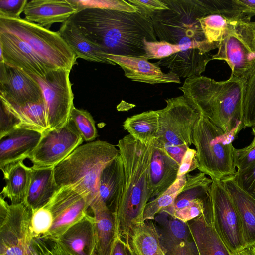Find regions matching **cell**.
Masks as SVG:
<instances>
[{
  "label": "cell",
  "mask_w": 255,
  "mask_h": 255,
  "mask_svg": "<svg viewBox=\"0 0 255 255\" xmlns=\"http://www.w3.org/2000/svg\"><path fill=\"white\" fill-rule=\"evenodd\" d=\"M69 19L86 39L107 54L144 58V40L157 41L151 19L138 12L89 8Z\"/></svg>",
  "instance_id": "1"
},
{
  "label": "cell",
  "mask_w": 255,
  "mask_h": 255,
  "mask_svg": "<svg viewBox=\"0 0 255 255\" xmlns=\"http://www.w3.org/2000/svg\"><path fill=\"white\" fill-rule=\"evenodd\" d=\"M123 170L122 187L114 213L117 233L126 242L133 226L143 221L152 198L149 169L153 143L145 145L128 134L117 145Z\"/></svg>",
  "instance_id": "2"
},
{
  "label": "cell",
  "mask_w": 255,
  "mask_h": 255,
  "mask_svg": "<svg viewBox=\"0 0 255 255\" xmlns=\"http://www.w3.org/2000/svg\"><path fill=\"white\" fill-rule=\"evenodd\" d=\"M246 82L230 76L217 82L199 76L186 78L179 89L200 113L226 133L245 128L242 104Z\"/></svg>",
  "instance_id": "3"
},
{
  "label": "cell",
  "mask_w": 255,
  "mask_h": 255,
  "mask_svg": "<svg viewBox=\"0 0 255 255\" xmlns=\"http://www.w3.org/2000/svg\"><path fill=\"white\" fill-rule=\"evenodd\" d=\"M119 155V149L106 141L80 145L54 167L55 181L59 188L70 187L86 196L91 203L98 196L102 171Z\"/></svg>",
  "instance_id": "4"
},
{
  "label": "cell",
  "mask_w": 255,
  "mask_h": 255,
  "mask_svg": "<svg viewBox=\"0 0 255 255\" xmlns=\"http://www.w3.org/2000/svg\"><path fill=\"white\" fill-rule=\"evenodd\" d=\"M168 9L151 18L160 41L183 44L205 39L199 19L217 12L212 0H161Z\"/></svg>",
  "instance_id": "5"
},
{
  "label": "cell",
  "mask_w": 255,
  "mask_h": 255,
  "mask_svg": "<svg viewBox=\"0 0 255 255\" xmlns=\"http://www.w3.org/2000/svg\"><path fill=\"white\" fill-rule=\"evenodd\" d=\"M237 131L226 133L201 115L194 129L192 144L195 147L198 169L211 179L222 181L234 176L235 148L233 141Z\"/></svg>",
  "instance_id": "6"
},
{
  "label": "cell",
  "mask_w": 255,
  "mask_h": 255,
  "mask_svg": "<svg viewBox=\"0 0 255 255\" xmlns=\"http://www.w3.org/2000/svg\"><path fill=\"white\" fill-rule=\"evenodd\" d=\"M238 11L232 17L212 60H224L231 70V76L246 82L255 70V22Z\"/></svg>",
  "instance_id": "7"
},
{
  "label": "cell",
  "mask_w": 255,
  "mask_h": 255,
  "mask_svg": "<svg viewBox=\"0 0 255 255\" xmlns=\"http://www.w3.org/2000/svg\"><path fill=\"white\" fill-rule=\"evenodd\" d=\"M0 30L12 33L27 43L54 70L71 71L77 63L72 50L58 32L25 19L0 17Z\"/></svg>",
  "instance_id": "8"
},
{
  "label": "cell",
  "mask_w": 255,
  "mask_h": 255,
  "mask_svg": "<svg viewBox=\"0 0 255 255\" xmlns=\"http://www.w3.org/2000/svg\"><path fill=\"white\" fill-rule=\"evenodd\" d=\"M32 210L0 196V255H41L31 228Z\"/></svg>",
  "instance_id": "9"
},
{
  "label": "cell",
  "mask_w": 255,
  "mask_h": 255,
  "mask_svg": "<svg viewBox=\"0 0 255 255\" xmlns=\"http://www.w3.org/2000/svg\"><path fill=\"white\" fill-rule=\"evenodd\" d=\"M212 180L204 213L232 253L246 248L241 221L228 192L221 181Z\"/></svg>",
  "instance_id": "10"
},
{
  "label": "cell",
  "mask_w": 255,
  "mask_h": 255,
  "mask_svg": "<svg viewBox=\"0 0 255 255\" xmlns=\"http://www.w3.org/2000/svg\"><path fill=\"white\" fill-rule=\"evenodd\" d=\"M70 72L69 70L59 69L50 71L44 77L31 75L38 82L42 91L49 129L62 128L70 122L74 107Z\"/></svg>",
  "instance_id": "11"
},
{
  "label": "cell",
  "mask_w": 255,
  "mask_h": 255,
  "mask_svg": "<svg viewBox=\"0 0 255 255\" xmlns=\"http://www.w3.org/2000/svg\"><path fill=\"white\" fill-rule=\"evenodd\" d=\"M165 101L166 106L157 110L160 128L157 139L189 147L200 113L183 95Z\"/></svg>",
  "instance_id": "12"
},
{
  "label": "cell",
  "mask_w": 255,
  "mask_h": 255,
  "mask_svg": "<svg viewBox=\"0 0 255 255\" xmlns=\"http://www.w3.org/2000/svg\"><path fill=\"white\" fill-rule=\"evenodd\" d=\"M83 141L70 121L62 128L42 133L38 144L28 159L33 168L54 167L81 145Z\"/></svg>",
  "instance_id": "13"
},
{
  "label": "cell",
  "mask_w": 255,
  "mask_h": 255,
  "mask_svg": "<svg viewBox=\"0 0 255 255\" xmlns=\"http://www.w3.org/2000/svg\"><path fill=\"white\" fill-rule=\"evenodd\" d=\"M90 203L87 197L73 188L68 186L60 187L44 206L53 216L52 226L46 235L39 239L57 240L69 228L88 214Z\"/></svg>",
  "instance_id": "14"
},
{
  "label": "cell",
  "mask_w": 255,
  "mask_h": 255,
  "mask_svg": "<svg viewBox=\"0 0 255 255\" xmlns=\"http://www.w3.org/2000/svg\"><path fill=\"white\" fill-rule=\"evenodd\" d=\"M0 101L17 106L44 99L40 85L31 75L0 62Z\"/></svg>",
  "instance_id": "15"
},
{
  "label": "cell",
  "mask_w": 255,
  "mask_h": 255,
  "mask_svg": "<svg viewBox=\"0 0 255 255\" xmlns=\"http://www.w3.org/2000/svg\"><path fill=\"white\" fill-rule=\"evenodd\" d=\"M0 62L30 75L44 77L54 69L16 35L0 30Z\"/></svg>",
  "instance_id": "16"
},
{
  "label": "cell",
  "mask_w": 255,
  "mask_h": 255,
  "mask_svg": "<svg viewBox=\"0 0 255 255\" xmlns=\"http://www.w3.org/2000/svg\"><path fill=\"white\" fill-rule=\"evenodd\" d=\"M162 250L166 255H200L187 223L160 211L154 219Z\"/></svg>",
  "instance_id": "17"
},
{
  "label": "cell",
  "mask_w": 255,
  "mask_h": 255,
  "mask_svg": "<svg viewBox=\"0 0 255 255\" xmlns=\"http://www.w3.org/2000/svg\"><path fill=\"white\" fill-rule=\"evenodd\" d=\"M42 134L25 128H17L0 139L1 171L28 158L38 144Z\"/></svg>",
  "instance_id": "18"
},
{
  "label": "cell",
  "mask_w": 255,
  "mask_h": 255,
  "mask_svg": "<svg viewBox=\"0 0 255 255\" xmlns=\"http://www.w3.org/2000/svg\"><path fill=\"white\" fill-rule=\"evenodd\" d=\"M107 58L119 65L125 76L131 80L150 84L181 83L176 74L172 72L164 73L155 63L145 59L112 54H107Z\"/></svg>",
  "instance_id": "19"
},
{
  "label": "cell",
  "mask_w": 255,
  "mask_h": 255,
  "mask_svg": "<svg viewBox=\"0 0 255 255\" xmlns=\"http://www.w3.org/2000/svg\"><path fill=\"white\" fill-rule=\"evenodd\" d=\"M217 48L216 43L196 48H192L160 59L155 64L158 67L170 69L179 77L190 78L199 76L206 69L207 63L212 60L209 52Z\"/></svg>",
  "instance_id": "20"
},
{
  "label": "cell",
  "mask_w": 255,
  "mask_h": 255,
  "mask_svg": "<svg viewBox=\"0 0 255 255\" xmlns=\"http://www.w3.org/2000/svg\"><path fill=\"white\" fill-rule=\"evenodd\" d=\"M78 11L72 0H32L23 13L25 19L48 29L55 23H64Z\"/></svg>",
  "instance_id": "21"
},
{
  "label": "cell",
  "mask_w": 255,
  "mask_h": 255,
  "mask_svg": "<svg viewBox=\"0 0 255 255\" xmlns=\"http://www.w3.org/2000/svg\"><path fill=\"white\" fill-rule=\"evenodd\" d=\"M55 241L70 255H95L96 233L93 216L86 214Z\"/></svg>",
  "instance_id": "22"
},
{
  "label": "cell",
  "mask_w": 255,
  "mask_h": 255,
  "mask_svg": "<svg viewBox=\"0 0 255 255\" xmlns=\"http://www.w3.org/2000/svg\"><path fill=\"white\" fill-rule=\"evenodd\" d=\"M96 233L95 255H111L118 236L114 213L98 198L91 203Z\"/></svg>",
  "instance_id": "23"
},
{
  "label": "cell",
  "mask_w": 255,
  "mask_h": 255,
  "mask_svg": "<svg viewBox=\"0 0 255 255\" xmlns=\"http://www.w3.org/2000/svg\"><path fill=\"white\" fill-rule=\"evenodd\" d=\"M221 181L238 214L243 237L248 248L255 244V200L241 190L232 177Z\"/></svg>",
  "instance_id": "24"
},
{
  "label": "cell",
  "mask_w": 255,
  "mask_h": 255,
  "mask_svg": "<svg viewBox=\"0 0 255 255\" xmlns=\"http://www.w3.org/2000/svg\"><path fill=\"white\" fill-rule=\"evenodd\" d=\"M179 165L153 143L149 176L152 198L169 188L176 180Z\"/></svg>",
  "instance_id": "25"
},
{
  "label": "cell",
  "mask_w": 255,
  "mask_h": 255,
  "mask_svg": "<svg viewBox=\"0 0 255 255\" xmlns=\"http://www.w3.org/2000/svg\"><path fill=\"white\" fill-rule=\"evenodd\" d=\"M187 223L200 255H233L204 213Z\"/></svg>",
  "instance_id": "26"
},
{
  "label": "cell",
  "mask_w": 255,
  "mask_h": 255,
  "mask_svg": "<svg viewBox=\"0 0 255 255\" xmlns=\"http://www.w3.org/2000/svg\"><path fill=\"white\" fill-rule=\"evenodd\" d=\"M58 32L77 59L80 58L89 61L116 65L107 58V54L100 48L86 39L70 19L62 23Z\"/></svg>",
  "instance_id": "27"
},
{
  "label": "cell",
  "mask_w": 255,
  "mask_h": 255,
  "mask_svg": "<svg viewBox=\"0 0 255 255\" xmlns=\"http://www.w3.org/2000/svg\"><path fill=\"white\" fill-rule=\"evenodd\" d=\"M31 168L30 183L24 202L34 211L45 206L59 187L55 180L54 167Z\"/></svg>",
  "instance_id": "28"
},
{
  "label": "cell",
  "mask_w": 255,
  "mask_h": 255,
  "mask_svg": "<svg viewBox=\"0 0 255 255\" xmlns=\"http://www.w3.org/2000/svg\"><path fill=\"white\" fill-rule=\"evenodd\" d=\"M5 185L0 195L8 198L11 204L24 202L30 185L32 168L26 166L23 162L14 164L2 171Z\"/></svg>",
  "instance_id": "29"
},
{
  "label": "cell",
  "mask_w": 255,
  "mask_h": 255,
  "mask_svg": "<svg viewBox=\"0 0 255 255\" xmlns=\"http://www.w3.org/2000/svg\"><path fill=\"white\" fill-rule=\"evenodd\" d=\"M124 129L135 140L145 145H150L160 134L159 114L150 110L128 117L123 123Z\"/></svg>",
  "instance_id": "30"
},
{
  "label": "cell",
  "mask_w": 255,
  "mask_h": 255,
  "mask_svg": "<svg viewBox=\"0 0 255 255\" xmlns=\"http://www.w3.org/2000/svg\"><path fill=\"white\" fill-rule=\"evenodd\" d=\"M123 176V165L119 155L103 169L99 177L97 198L112 212L121 192Z\"/></svg>",
  "instance_id": "31"
},
{
  "label": "cell",
  "mask_w": 255,
  "mask_h": 255,
  "mask_svg": "<svg viewBox=\"0 0 255 255\" xmlns=\"http://www.w3.org/2000/svg\"><path fill=\"white\" fill-rule=\"evenodd\" d=\"M127 242L138 255H166L152 220H145L133 226L125 243Z\"/></svg>",
  "instance_id": "32"
},
{
  "label": "cell",
  "mask_w": 255,
  "mask_h": 255,
  "mask_svg": "<svg viewBox=\"0 0 255 255\" xmlns=\"http://www.w3.org/2000/svg\"><path fill=\"white\" fill-rule=\"evenodd\" d=\"M212 182L206 175L200 172L194 175L188 174L182 190L176 197L173 204L161 211L169 214L172 211L182 208L197 199H206Z\"/></svg>",
  "instance_id": "33"
},
{
  "label": "cell",
  "mask_w": 255,
  "mask_h": 255,
  "mask_svg": "<svg viewBox=\"0 0 255 255\" xmlns=\"http://www.w3.org/2000/svg\"><path fill=\"white\" fill-rule=\"evenodd\" d=\"M238 11L232 3L230 8L200 18L205 39L210 43L220 41L228 29L232 17Z\"/></svg>",
  "instance_id": "34"
},
{
  "label": "cell",
  "mask_w": 255,
  "mask_h": 255,
  "mask_svg": "<svg viewBox=\"0 0 255 255\" xmlns=\"http://www.w3.org/2000/svg\"><path fill=\"white\" fill-rule=\"evenodd\" d=\"M145 56L144 59H161L180 52L192 48L201 47L209 44L207 40L192 41L183 44H173L164 41H147L144 40Z\"/></svg>",
  "instance_id": "35"
},
{
  "label": "cell",
  "mask_w": 255,
  "mask_h": 255,
  "mask_svg": "<svg viewBox=\"0 0 255 255\" xmlns=\"http://www.w3.org/2000/svg\"><path fill=\"white\" fill-rule=\"evenodd\" d=\"M186 175L177 177L175 182L165 191L148 202L144 211L143 221L154 220L155 216L162 209L173 204L186 183Z\"/></svg>",
  "instance_id": "36"
},
{
  "label": "cell",
  "mask_w": 255,
  "mask_h": 255,
  "mask_svg": "<svg viewBox=\"0 0 255 255\" xmlns=\"http://www.w3.org/2000/svg\"><path fill=\"white\" fill-rule=\"evenodd\" d=\"M70 121L73 123L83 140L91 142L98 136L95 122L87 111L74 107Z\"/></svg>",
  "instance_id": "37"
},
{
  "label": "cell",
  "mask_w": 255,
  "mask_h": 255,
  "mask_svg": "<svg viewBox=\"0 0 255 255\" xmlns=\"http://www.w3.org/2000/svg\"><path fill=\"white\" fill-rule=\"evenodd\" d=\"M242 120L245 128L255 125V70L246 82L242 104Z\"/></svg>",
  "instance_id": "38"
},
{
  "label": "cell",
  "mask_w": 255,
  "mask_h": 255,
  "mask_svg": "<svg viewBox=\"0 0 255 255\" xmlns=\"http://www.w3.org/2000/svg\"><path fill=\"white\" fill-rule=\"evenodd\" d=\"M78 11L86 8H94L117 10L127 12H136L137 8L124 0H72Z\"/></svg>",
  "instance_id": "39"
},
{
  "label": "cell",
  "mask_w": 255,
  "mask_h": 255,
  "mask_svg": "<svg viewBox=\"0 0 255 255\" xmlns=\"http://www.w3.org/2000/svg\"><path fill=\"white\" fill-rule=\"evenodd\" d=\"M53 217L50 210L43 207L33 211L31 228L35 239L40 238L51 229Z\"/></svg>",
  "instance_id": "40"
},
{
  "label": "cell",
  "mask_w": 255,
  "mask_h": 255,
  "mask_svg": "<svg viewBox=\"0 0 255 255\" xmlns=\"http://www.w3.org/2000/svg\"><path fill=\"white\" fill-rule=\"evenodd\" d=\"M232 177L241 190L255 200V162L243 170H237Z\"/></svg>",
  "instance_id": "41"
},
{
  "label": "cell",
  "mask_w": 255,
  "mask_h": 255,
  "mask_svg": "<svg viewBox=\"0 0 255 255\" xmlns=\"http://www.w3.org/2000/svg\"><path fill=\"white\" fill-rule=\"evenodd\" d=\"M207 198L206 199H196L188 205L182 208L173 210L168 214L176 219L186 223L204 213Z\"/></svg>",
  "instance_id": "42"
},
{
  "label": "cell",
  "mask_w": 255,
  "mask_h": 255,
  "mask_svg": "<svg viewBox=\"0 0 255 255\" xmlns=\"http://www.w3.org/2000/svg\"><path fill=\"white\" fill-rule=\"evenodd\" d=\"M127 1L135 6L137 12L146 18H151L158 11L168 9L161 0H128Z\"/></svg>",
  "instance_id": "43"
},
{
  "label": "cell",
  "mask_w": 255,
  "mask_h": 255,
  "mask_svg": "<svg viewBox=\"0 0 255 255\" xmlns=\"http://www.w3.org/2000/svg\"><path fill=\"white\" fill-rule=\"evenodd\" d=\"M255 162V139L248 146L241 149H235L234 163L237 170L247 168Z\"/></svg>",
  "instance_id": "44"
},
{
  "label": "cell",
  "mask_w": 255,
  "mask_h": 255,
  "mask_svg": "<svg viewBox=\"0 0 255 255\" xmlns=\"http://www.w3.org/2000/svg\"><path fill=\"white\" fill-rule=\"evenodd\" d=\"M28 2L27 0H0V17L19 18Z\"/></svg>",
  "instance_id": "45"
},
{
  "label": "cell",
  "mask_w": 255,
  "mask_h": 255,
  "mask_svg": "<svg viewBox=\"0 0 255 255\" xmlns=\"http://www.w3.org/2000/svg\"><path fill=\"white\" fill-rule=\"evenodd\" d=\"M0 139L5 137L17 128L20 122L0 102Z\"/></svg>",
  "instance_id": "46"
},
{
  "label": "cell",
  "mask_w": 255,
  "mask_h": 255,
  "mask_svg": "<svg viewBox=\"0 0 255 255\" xmlns=\"http://www.w3.org/2000/svg\"><path fill=\"white\" fill-rule=\"evenodd\" d=\"M199 166L195 149L188 147L184 154L178 171L177 177L187 175Z\"/></svg>",
  "instance_id": "47"
},
{
  "label": "cell",
  "mask_w": 255,
  "mask_h": 255,
  "mask_svg": "<svg viewBox=\"0 0 255 255\" xmlns=\"http://www.w3.org/2000/svg\"><path fill=\"white\" fill-rule=\"evenodd\" d=\"M153 143L158 145L169 156L173 159L179 165L184 154L189 147L185 145H174L170 142L159 139L155 140Z\"/></svg>",
  "instance_id": "48"
},
{
  "label": "cell",
  "mask_w": 255,
  "mask_h": 255,
  "mask_svg": "<svg viewBox=\"0 0 255 255\" xmlns=\"http://www.w3.org/2000/svg\"><path fill=\"white\" fill-rule=\"evenodd\" d=\"M36 246L41 255H70L56 241L36 239Z\"/></svg>",
  "instance_id": "49"
},
{
  "label": "cell",
  "mask_w": 255,
  "mask_h": 255,
  "mask_svg": "<svg viewBox=\"0 0 255 255\" xmlns=\"http://www.w3.org/2000/svg\"><path fill=\"white\" fill-rule=\"evenodd\" d=\"M235 8L248 16L255 15V0H232Z\"/></svg>",
  "instance_id": "50"
},
{
  "label": "cell",
  "mask_w": 255,
  "mask_h": 255,
  "mask_svg": "<svg viewBox=\"0 0 255 255\" xmlns=\"http://www.w3.org/2000/svg\"><path fill=\"white\" fill-rule=\"evenodd\" d=\"M111 255H127L126 243L119 236L115 240Z\"/></svg>",
  "instance_id": "51"
},
{
  "label": "cell",
  "mask_w": 255,
  "mask_h": 255,
  "mask_svg": "<svg viewBox=\"0 0 255 255\" xmlns=\"http://www.w3.org/2000/svg\"><path fill=\"white\" fill-rule=\"evenodd\" d=\"M233 255H252L248 248H245L241 251L233 253Z\"/></svg>",
  "instance_id": "52"
},
{
  "label": "cell",
  "mask_w": 255,
  "mask_h": 255,
  "mask_svg": "<svg viewBox=\"0 0 255 255\" xmlns=\"http://www.w3.org/2000/svg\"><path fill=\"white\" fill-rule=\"evenodd\" d=\"M127 255H138L130 246L128 242L126 243Z\"/></svg>",
  "instance_id": "53"
},
{
  "label": "cell",
  "mask_w": 255,
  "mask_h": 255,
  "mask_svg": "<svg viewBox=\"0 0 255 255\" xmlns=\"http://www.w3.org/2000/svg\"><path fill=\"white\" fill-rule=\"evenodd\" d=\"M252 255H255V244L248 248Z\"/></svg>",
  "instance_id": "54"
},
{
  "label": "cell",
  "mask_w": 255,
  "mask_h": 255,
  "mask_svg": "<svg viewBox=\"0 0 255 255\" xmlns=\"http://www.w3.org/2000/svg\"><path fill=\"white\" fill-rule=\"evenodd\" d=\"M252 132H253V134L254 135V139H255V125L253 127H252Z\"/></svg>",
  "instance_id": "55"
}]
</instances>
